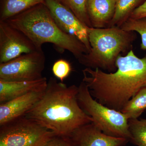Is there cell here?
I'll list each match as a JSON object with an SVG mask.
<instances>
[{
	"label": "cell",
	"mask_w": 146,
	"mask_h": 146,
	"mask_svg": "<svg viewBox=\"0 0 146 146\" xmlns=\"http://www.w3.org/2000/svg\"><path fill=\"white\" fill-rule=\"evenodd\" d=\"M116 65L117 70L110 73L86 68L82 70V81L95 100L121 111L131 99L146 88V56L140 58L131 49L125 56L120 55Z\"/></svg>",
	"instance_id": "obj_1"
},
{
	"label": "cell",
	"mask_w": 146,
	"mask_h": 146,
	"mask_svg": "<svg viewBox=\"0 0 146 146\" xmlns=\"http://www.w3.org/2000/svg\"><path fill=\"white\" fill-rule=\"evenodd\" d=\"M46 0H1L0 21L8 19L23 13Z\"/></svg>",
	"instance_id": "obj_14"
},
{
	"label": "cell",
	"mask_w": 146,
	"mask_h": 146,
	"mask_svg": "<svg viewBox=\"0 0 146 146\" xmlns=\"http://www.w3.org/2000/svg\"><path fill=\"white\" fill-rule=\"evenodd\" d=\"M70 9L86 26L92 27L86 9L87 0H57Z\"/></svg>",
	"instance_id": "obj_18"
},
{
	"label": "cell",
	"mask_w": 146,
	"mask_h": 146,
	"mask_svg": "<svg viewBox=\"0 0 146 146\" xmlns=\"http://www.w3.org/2000/svg\"><path fill=\"white\" fill-rule=\"evenodd\" d=\"M47 78L33 81H5L0 80V104L25 95L28 93L46 88Z\"/></svg>",
	"instance_id": "obj_13"
},
{
	"label": "cell",
	"mask_w": 146,
	"mask_h": 146,
	"mask_svg": "<svg viewBox=\"0 0 146 146\" xmlns=\"http://www.w3.org/2000/svg\"><path fill=\"white\" fill-rule=\"evenodd\" d=\"M134 32L125 31L118 27L88 28L91 50L79 58V62L86 68L114 72L117 70L118 57L121 53L132 49L136 38Z\"/></svg>",
	"instance_id": "obj_4"
},
{
	"label": "cell",
	"mask_w": 146,
	"mask_h": 146,
	"mask_svg": "<svg viewBox=\"0 0 146 146\" xmlns=\"http://www.w3.org/2000/svg\"><path fill=\"white\" fill-rule=\"evenodd\" d=\"M78 94V86H67L51 77L41 99L25 116L56 136L70 137L79 127L93 122L80 106Z\"/></svg>",
	"instance_id": "obj_2"
},
{
	"label": "cell",
	"mask_w": 146,
	"mask_h": 146,
	"mask_svg": "<svg viewBox=\"0 0 146 146\" xmlns=\"http://www.w3.org/2000/svg\"><path fill=\"white\" fill-rule=\"evenodd\" d=\"M130 142L137 146H146V119L129 120Z\"/></svg>",
	"instance_id": "obj_17"
},
{
	"label": "cell",
	"mask_w": 146,
	"mask_h": 146,
	"mask_svg": "<svg viewBox=\"0 0 146 146\" xmlns=\"http://www.w3.org/2000/svg\"><path fill=\"white\" fill-rule=\"evenodd\" d=\"M7 22L22 32L39 49L45 43L53 44L60 52L67 50L78 60L88 51L76 36L58 27L44 3L39 4Z\"/></svg>",
	"instance_id": "obj_3"
},
{
	"label": "cell",
	"mask_w": 146,
	"mask_h": 146,
	"mask_svg": "<svg viewBox=\"0 0 146 146\" xmlns=\"http://www.w3.org/2000/svg\"><path fill=\"white\" fill-rule=\"evenodd\" d=\"M145 17H146V0L142 5L133 11L129 18L138 19Z\"/></svg>",
	"instance_id": "obj_22"
},
{
	"label": "cell",
	"mask_w": 146,
	"mask_h": 146,
	"mask_svg": "<svg viewBox=\"0 0 146 146\" xmlns=\"http://www.w3.org/2000/svg\"><path fill=\"white\" fill-rule=\"evenodd\" d=\"M44 3L58 27L64 32L76 36L85 45L89 52L91 50L88 33L89 27L85 25L70 9L57 0H46Z\"/></svg>",
	"instance_id": "obj_9"
},
{
	"label": "cell",
	"mask_w": 146,
	"mask_h": 146,
	"mask_svg": "<svg viewBox=\"0 0 146 146\" xmlns=\"http://www.w3.org/2000/svg\"><path fill=\"white\" fill-rule=\"evenodd\" d=\"M120 27L125 31L138 33L141 36V49L146 50V17L128 18Z\"/></svg>",
	"instance_id": "obj_19"
},
{
	"label": "cell",
	"mask_w": 146,
	"mask_h": 146,
	"mask_svg": "<svg viewBox=\"0 0 146 146\" xmlns=\"http://www.w3.org/2000/svg\"><path fill=\"white\" fill-rule=\"evenodd\" d=\"M52 71L55 77L63 82V80L70 74L72 67L67 60L60 59L54 63Z\"/></svg>",
	"instance_id": "obj_20"
},
{
	"label": "cell",
	"mask_w": 146,
	"mask_h": 146,
	"mask_svg": "<svg viewBox=\"0 0 146 146\" xmlns=\"http://www.w3.org/2000/svg\"><path fill=\"white\" fill-rule=\"evenodd\" d=\"M143 0H115V15L108 27H120L130 18L133 11L142 4Z\"/></svg>",
	"instance_id": "obj_15"
},
{
	"label": "cell",
	"mask_w": 146,
	"mask_h": 146,
	"mask_svg": "<svg viewBox=\"0 0 146 146\" xmlns=\"http://www.w3.org/2000/svg\"><path fill=\"white\" fill-rule=\"evenodd\" d=\"M46 88L0 104V126L25 116L41 99Z\"/></svg>",
	"instance_id": "obj_11"
},
{
	"label": "cell",
	"mask_w": 146,
	"mask_h": 146,
	"mask_svg": "<svg viewBox=\"0 0 146 146\" xmlns=\"http://www.w3.org/2000/svg\"><path fill=\"white\" fill-rule=\"evenodd\" d=\"M69 138L75 146H123L129 142L104 133L94 122L79 127Z\"/></svg>",
	"instance_id": "obj_10"
},
{
	"label": "cell",
	"mask_w": 146,
	"mask_h": 146,
	"mask_svg": "<svg viewBox=\"0 0 146 146\" xmlns=\"http://www.w3.org/2000/svg\"><path fill=\"white\" fill-rule=\"evenodd\" d=\"M39 146H75L69 137L54 136Z\"/></svg>",
	"instance_id": "obj_21"
},
{
	"label": "cell",
	"mask_w": 146,
	"mask_h": 146,
	"mask_svg": "<svg viewBox=\"0 0 146 146\" xmlns=\"http://www.w3.org/2000/svg\"><path fill=\"white\" fill-rule=\"evenodd\" d=\"M54 133L39 123L25 116L0 129V146H39Z\"/></svg>",
	"instance_id": "obj_6"
},
{
	"label": "cell",
	"mask_w": 146,
	"mask_h": 146,
	"mask_svg": "<svg viewBox=\"0 0 146 146\" xmlns=\"http://www.w3.org/2000/svg\"><path fill=\"white\" fill-rule=\"evenodd\" d=\"M146 109V88L141 89L126 104L121 112L129 119H138Z\"/></svg>",
	"instance_id": "obj_16"
},
{
	"label": "cell",
	"mask_w": 146,
	"mask_h": 146,
	"mask_svg": "<svg viewBox=\"0 0 146 146\" xmlns=\"http://www.w3.org/2000/svg\"><path fill=\"white\" fill-rule=\"evenodd\" d=\"M115 9V0H87L86 9L92 27H108L114 17Z\"/></svg>",
	"instance_id": "obj_12"
},
{
	"label": "cell",
	"mask_w": 146,
	"mask_h": 146,
	"mask_svg": "<svg viewBox=\"0 0 146 146\" xmlns=\"http://www.w3.org/2000/svg\"><path fill=\"white\" fill-rule=\"evenodd\" d=\"M46 58L42 50L22 55L13 60L0 63V80L33 81L43 77Z\"/></svg>",
	"instance_id": "obj_7"
},
{
	"label": "cell",
	"mask_w": 146,
	"mask_h": 146,
	"mask_svg": "<svg viewBox=\"0 0 146 146\" xmlns=\"http://www.w3.org/2000/svg\"><path fill=\"white\" fill-rule=\"evenodd\" d=\"M41 50L22 32L6 21H0V63Z\"/></svg>",
	"instance_id": "obj_8"
},
{
	"label": "cell",
	"mask_w": 146,
	"mask_h": 146,
	"mask_svg": "<svg viewBox=\"0 0 146 146\" xmlns=\"http://www.w3.org/2000/svg\"><path fill=\"white\" fill-rule=\"evenodd\" d=\"M77 98L82 109L104 133L130 141L131 135L127 116L121 111L109 108L95 100L83 81L78 86Z\"/></svg>",
	"instance_id": "obj_5"
}]
</instances>
